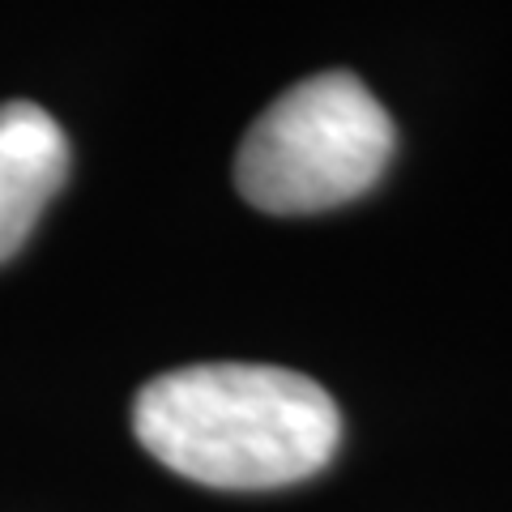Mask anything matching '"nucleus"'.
<instances>
[{
    "label": "nucleus",
    "mask_w": 512,
    "mask_h": 512,
    "mask_svg": "<svg viewBox=\"0 0 512 512\" xmlns=\"http://www.w3.org/2000/svg\"><path fill=\"white\" fill-rule=\"evenodd\" d=\"M69 175V137L35 103L0 107V265L26 244Z\"/></svg>",
    "instance_id": "7ed1b4c3"
},
{
    "label": "nucleus",
    "mask_w": 512,
    "mask_h": 512,
    "mask_svg": "<svg viewBox=\"0 0 512 512\" xmlns=\"http://www.w3.org/2000/svg\"><path fill=\"white\" fill-rule=\"evenodd\" d=\"M397 128L355 73H316L252 120L235 188L252 210L295 218L363 197L393 158Z\"/></svg>",
    "instance_id": "f03ea898"
},
{
    "label": "nucleus",
    "mask_w": 512,
    "mask_h": 512,
    "mask_svg": "<svg viewBox=\"0 0 512 512\" xmlns=\"http://www.w3.org/2000/svg\"><path fill=\"white\" fill-rule=\"evenodd\" d=\"M133 431L201 487L269 491L325 470L342 414L316 380L269 363H192L137 393Z\"/></svg>",
    "instance_id": "f257e3e1"
}]
</instances>
